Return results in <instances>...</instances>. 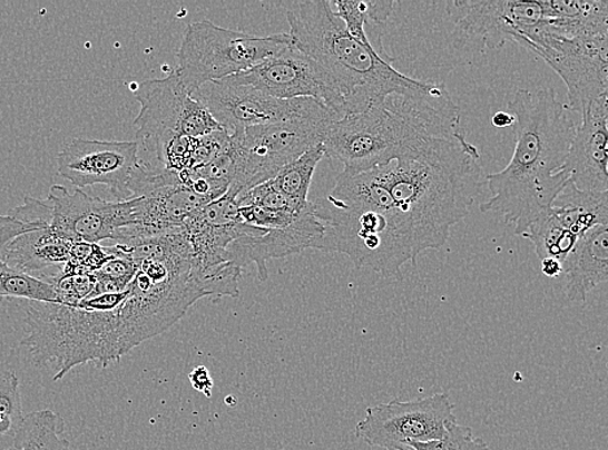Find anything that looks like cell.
<instances>
[{
  "instance_id": "obj_1",
  "label": "cell",
  "mask_w": 608,
  "mask_h": 450,
  "mask_svg": "<svg viewBox=\"0 0 608 450\" xmlns=\"http://www.w3.org/2000/svg\"><path fill=\"white\" fill-rule=\"evenodd\" d=\"M480 153L463 136L440 138L424 153L357 175L342 172L334 205L339 250L359 270L402 280V266L445 246L486 184Z\"/></svg>"
},
{
  "instance_id": "obj_2",
  "label": "cell",
  "mask_w": 608,
  "mask_h": 450,
  "mask_svg": "<svg viewBox=\"0 0 608 450\" xmlns=\"http://www.w3.org/2000/svg\"><path fill=\"white\" fill-rule=\"evenodd\" d=\"M516 118L517 144L508 167L486 176L491 199L480 212H496L523 235L535 221L555 207L568 184L562 169L576 134L568 109L556 91L518 90L509 102Z\"/></svg>"
},
{
  "instance_id": "obj_3",
  "label": "cell",
  "mask_w": 608,
  "mask_h": 450,
  "mask_svg": "<svg viewBox=\"0 0 608 450\" xmlns=\"http://www.w3.org/2000/svg\"><path fill=\"white\" fill-rule=\"evenodd\" d=\"M463 136L461 109L439 84L422 97L391 95L361 114L330 125L323 138L325 156L357 175L425 151L440 138Z\"/></svg>"
},
{
  "instance_id": "obj_4",
  "label": "cell",
  "mask_w": 608,
  "mask_h": 450,
  "mask_svg": "<svg viewBox=\"0 0 608 450\" xmlns=\"http://www.w3.org/2000/svg\"><path fill=\"white\" fill-rule=\"evenodd\" d=\"M287 19L291 43L335 81L344 100V116L361 114L391 95L422 97L439 85L400 74L384 52L347 33L326 0L300 3L296 11L287 12Z\"/></svg>"
},
{
  "instance_id": "obj_5",
  "label": "cell",
  "mask_w": 608,
  "mask_h": 450,
  "mask_svg": "<svg viewBox=\"0 0 608 450\" xmlns=\"http://www.w3.org/2000/svg\"><path fill=\"white\" fill-rule=\"evenodd\" d=\"M20 342L37 368L53 370L58 382L86 363L107 368L121 360L117 311L87 312L58 303H33L26 315Z\"/></svg>"
},
{
  "instance_id": "obj_6",
  "label": "cell",
  "mask_w": 608,
  "mask_h": 450,
  "mask_svg": "<svg viewBox=\"0 0 608 450\" xmlns=\"http://www.w3.org/2000/svg\"><path fill=\"white\" fill-rule=\"evenodd\" d=\"M334 110L317 102L307 113L278 123L252 126L235 138V176L227 194L236 202L258 185L273 179L292 162L322 145Z\"/></svg>"
},
{
  "instance_id": "obj_7",
  "label": "cell",
  "mask_w": 608,
  "mask_h": 450,
  "mask_svg": "<svg viewBox=\"0 0 608 450\" xmlns=\"http://www.w3.org/2000/svg\"><path fill=\"white\" fill-rule=\"evenodd\" d=\"M291 45L288 35L256 37L196 21L186 28L176 74L194 94L203 85L247 72Z\"/></svg>"
},
{
  "instance_id": "obj_8",
  "label": "cell",
  "mask_w": 608,
  "mask_h": 450,
  "mask_svg": "<svg viewBox=\"0 0 608 450\" xmlns=\"http://www.w3.org/2000/svg\"><path fill=\"white\" fill-rule=\"evenodd\" d=\"M562 78L568 110L580 116L608 94V36L542 35L520 43Z\"/></svg>"
},
{
  "instance_id": "obj_9",
  "label": "cell",
  "mask_w": 608,
  "mask_h": 450,
  "mask_svg": "<svg viewBox=\"0 0 608 450\" xmlns=\"http://www.w3.org/2000/svg\"><path fill=\"white\" fill-rule=\"evenodd\" d=\"M452 421L457 418L448 393L408 401L394 399L369 407L366 417L355 425V437L370 447L400 450L441 439Z\"/></svg>"
},
{
  "instance_id": "obj_10",
  "label": "cell",
  "mask_w": 608,
  "mask_h": 450,
  "mask_svg": "<svg viewBox=\"0 0 608 450\" xmlns=\"http://www.w3.org/2000/svg\"><path fill=\"white\" fill-rule=\"evenodd\" d=\"M136 98L140 110L134 125L138 126L137 137L146 147L168 134L200 138L223 129L208 109L187 90L176 70L161 80L141 84Z\"/></svg>"
},
{
  "instance_id": "obj_11",
  "label": "cell",
  "mask_w": 608,
  "mask_h": 450,
  "mask_svg": "<svg viewBox=\"0 0 608 450\" xmlns=\"http://www.w3.org/2000/svg\"><path fill=\"white\" fill-rule=\"evenodd\" d=\"M193 97L208 109L228 134L243 133L252 126L288 120L311 110L318 100L300 98L281 100L233 77L213 81L197 89Z\"/></svg>"
},
{
  "instance_id": "obj_12",
  "label": "cell",
  "mask_w": 608,
  "mask_h": 450,
  "mask_svg": "<svg viewBox=\"0 0 608 450\" xmlns=\"http://www.w3.org/2000/svg\"><path fill=\"white\" fill-rule=\"evenodd\" d=\"M138 154V141L76 138L59 153L58 173L76 188L106 185L116 202H126L144 163Z\"/></svg>"
},
{
  "instance_id": "obj_13",
  "label": "cell",
  "mask_w": 608,
  "mask_h": 450,
  "mask_svg": "<svg viewBox=\"0 0 608 450\" xmlns=\"http://www.w3.org/2000/svg\"><path fill=\"white\" fill-rule=\"evenodd\" d=\"M232 77L235 81L254 86L273 98H312L334 110L339 117L344 116V100L333 78L292 43L257 67Z\"/></svg>"
},
{
  "instance_id": "obj_14",
  "label": "cell",
  "mask_w": 608,
  "mask_h": 450,
  "mask_svg": "<svg viewBox=\"0 0 608 450\" xmlns=\"http://www.w3.org/2000/svg\"><path fill=\"white\" fill-rule=\"evenodd\" d=\"M557 202L521 236L533 243L540 260L556 258L563 263L584 234L608 225V192H580L568 180Z\"/></svg>"
},
{
  "instance_id": "obj_15",
  "label": "cell",
  "mask_w": 608,
  "mask_h": 450,
  "mask_svg": "<svg viewBox=\"0 0 608 450\" xmlns=\"http://www.w3.org/2000/svg\"><path fill=\"white\" fill-rule=\"evenodd\" d=\"M47 202L52 232L68 242L98 244L112 239L120 228L134 224V202H106L76 188L53 185Z\"/></svg>"
},
{
  "instance_id": "obj_16",
  "label": "cell",
  "mask_w": 608,
  "mask_h": 450,
  "mask_svg": "<svg viewBox=\"0 0 608 450\" xmlns=\"http://www.w3.org/2000/svg\"><path fill=\"white\" fill-rule=\"evenodd\" d=\"M453 6L460 11L457 28L480 38L492 50L539 33L548 19V2L457 0Z\"/></svg>"
},
{
  "instance_id": "obj_17",
  "label": "cell",
  "mask_w": 608,
  "mask_h": 450,
  "mask_svg": "<svg viewBox=\"0 0 608 450\" xmlns=\"http://www.w3.org/2000/svg\"><path fill=\"white\" fill-rule=\"evenodd\" d=\"M325 227L315 215L314 203L291 225L281 228H258L242 224L239 238L227 248L228 262L243 270L256 264L258 280L268 278L267 263L298 254L305 250H318Z\"/></svg>"
},
{
  "instance_id": "obj_18",
  "label": "cell",
  "mask_w": 608,
  "mask_h": 450,
  "mask_svg": "<svg viewBox=\"0 0 608 450\" xmlns=\"http://www.w3.org/2000/svg\"><path fill=\"white\" fill-rule=\"evenodd\" d=\"M607 97L598 99L581 115L566 163L565 172L571 184L586 193H607Z\"/></svg>"
},
{
  "instance_id": "obj_19",
  "label": "cell",
  "mask_w": 608,
  "mask_h": 450,
  "mask_svg": "<svg viewBox=\"0 0 608 450\" xmlns=\"http://www.w3.org/2000/svg\"><path fill=\"white\" fill-rule=\"evenodd\" d=\"M566 296L586 302L588 295L608 278V225H599L581 236L565 260Z\"/></svg>"
},
{
  "instance_id": "obj_20",
  "label": "cell",
  "mask_w": 608,
  "mask_h": 450,
  "mask_svg": "<svg viewBox=\"0 0 608 450\" xmlns=\"http://www.w3.org/2000/svg\"><path fill=\"white\" fill-rule=\"evenodd\" d=\"M46 226L50 223L26 224L10 215H0V303L6 299H23L33 303L59 304L57 292L49 282L13 270L6 258L8 244L14 238Z\"/></svg>"
},
{
  "instance_id": "obj_21",
  "label": "cell",
  "mask_w": 608,
  "mask_h": 450,
  "mask_svg": "<svg viewBox=\"0 0 608 450\" xmlns=\"http://www.w3.org/2000/svg\"><path fill=\"white\" fill-rule=\"evenodd\" d=\"M72 242L62 239L50 226L19 235L8 244L6 258L13 270L31 276L47 267L67 264Z\"/></svg>"
},
{
  "instance_id": "obj_22",
  "label": "cell",
  "mask_w": 608,
  "mask_h": 450,
  "mask_svg": "<svg viewBox=\"0 0 608 450\" xmlns=\"http://www.w3.org/2000/svg\"><path fill=\"white\" fill-rule=\"evenodd\" d=\"M66 422L52 410L45 409L22 417L13 438L12 450H72L62 437Z\"/></svg>"
},
{
  "instance_id": "obj_23",
  "label": "cell",
  "mask_w": 608,
  "mask_h": 450,
  "mask_svg": "<svg viewBox=\"0 0 608 450\" xmlns=\"http://www.w3.org/2000/svg\"><path fill=\"white\" fill-rule=\"evenodd\" d=\"M325 157L322 145L311 149L295 162L284 167L278 175L271 179L272 185L288 199L297 203H307L310 189L320 162Z\"/></svg>"
},
{
  "instance_id": "obj_24",
  "label": "cell",
  "mask_w": 608,
  "mask_h": 450,
  "mask_svg": "<svg viewBox=\"0 0 608 450\" xmlns=\"http://www.w3.org/2000/svg\"><path fill=\"white\" fill-rule=\"evenodd\" d=\"M107 251L114 257L102 265L99 272L94 273L97 283L89 297L125 291L138 272L137 264L130 257L118 254L114 247H107Z\"/></svg>"
},
{
  "instance_id": "obj_25",
  "label": "cell",
  "mask_w": 608,
  "mask_h": 450,
  "mask_svg": "<svg viewBox=\"0 0 608 450\" xmlns=\"http://www.w3.org/2000/svg\"><path fill=\"white\" fill-rule=\"evenodd\" d=\"M20 381L10 370H0V438L14 436L22 420Z\"/></svg>"
},
{
  "instance_id": "obj_26",
  "label": "cell",
  "mask_w": 608,
  "mask_h": 450,
  "mask_svg": "<svg viewBox=\"0 0 608 450\" xmlns=\"http://www.w3.org/2000/svg\"><path fill=\"white\" fill-rule=\"evenodd\" d=\"M409 447L414 450H491L484 439L473 436L469 425L457 421L447 424V431L441 439L413 443Z\"/></svg>"
},
{
  "instance_id": "obj_27",
  "label": "cell",
  "mask_w": 608,
  "mask_h": 450,
  "mask_svg": "<svg viewBox=\"0 0 608 450\" xmlns=\"http://www.w3.org/2000/svg\"><path fill=\"white\" fill-rule=\"evenodd\" d=\"M45 281L49 282L57 292L59 304L69 306H76L82 300L89 297L92 294L95 283H97L95 274L65 275L59 273Z\"/></svg>"
},
{
  "instance_id": "obj_28",
  "label": "cell",
  "mask_w": 608,
  "mask_h": 450,
  "mask_svg": "<svg viewBox=\"0 0 608 450\" xmlns=\"http://www.w3.org/2000/svg\"><path fill=\"white\" fill-rule=\"evenodd\" d=\"M336 8L334 13L341 19L344 27L353 38L365 45L370 42L366 26L370 22V4L365 0L353 2V0H336L333 3Z\"/></svg>"
},
{
  "instance_id": "obj_29",
  "label": "cell",
  "mask_w": 608,
  "mask_h": 450,
  "mask_svg": "<svg viewBox=\"0 0 608 450\" xmlns=\"http://www.w3.org/2000/svg\"><path fill=\"white\" fill-rule=\"evenodd\" d=\"M128 297L129 290L126 288L122 292H114V294H102L94 297H87L76 306L87 312H115Z\"/></svg>"
},
{
  "instance_id": "obj_30",
  "label": "cell",
  "mask_w": 608,
  "mask_h": 450,
  "mask_svg": "<svg viewBox=\"0 0 608 450\" xmlns=\"http://www.w3.org/2000/svg\"><path fill=\"white\" fill-rule=\"evenodd\" d=\"M189 383L197 392L204 394L205 398H212L213 379L207 366H196L188 375Z\"/></svg>"
},
{
  "instance_id": "obj_31",
  "label": "cell",
  "mask_w": 608,
  "mask_h": 450,
  "mask_svg": "<svg viewBox=\"0 0 608 450\" xmlns=\"http://www.w3.org/2000/svg\"><path fill=\"white\" fill-rule=\"evenodd\" d=\"M541 271L548 278H557L560 274H563V264L556 258L541 260Z\"/></svg>"
},
{
  "instance_id": "obj_32",
  "label": "cell",
  "mask_w": 608,
  "mask_h": 450,
  "mask_svg": "<svg viewBox=\"0 0 608 450\" xmlns=\"http://www.w3.org/2000/svg\"><path fill=\"white\" fill-rule=\"evenodd\" d=\"M492 124L494 128H510V126L516 124V118L509 113V110L508 113H504V110H500V113L494 114V116L492 117Z\"/></svg>"
}]
</instances>
